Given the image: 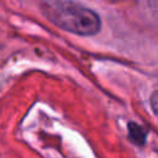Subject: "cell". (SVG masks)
I'll return each instance as SVG.
<instances>
[{
    "mask_svg": "<svg viewBox=\"0 0 158 158\" xmlns=\"http://www.w3.org/2000/svg\"><path fill=\"white\" fill-rule=\"evenodd\" d=\"M41 7L43 15L64 31L79 36H93L100 31L98 14L72 0H43Z\"/></svg>",
    "mask_w": 158,
    "mask_h": 158,
    "instance_id": "6da1fadb",
    "label": "cell"
},
{
    "mask_svg": "<svg viewBox=\"0 0 158 158\" xmlns=\"http://www.w3.org/2000/svg\"><path fill=\"white\" fill-rule=\"evenodd\" d=\"M127 128H128V137H130V139L136 146L142 147L146 143V136H147L146 130L142 126H139L138 123H136V122H128Z\"/></svg>",
    "mask_w": 158,
    "mask_h": 158,
    "instance_id": "7a4b0ae2",
    "label": "cell"
},
{
    "mask_svg": "<svg viewBox=\"0 0 158 158\" xmlns=\"http://www.w3.org/2000/svg\"><path fill=\"white\" fill-rule=\"evenodd\" d=\"M151 107H152L153 114L158 118V90L153 91V94L151 95Z\"/></svg>",
    "mask_w": 158,
    "mask_h": 158,
    "instance_id": "3957f363",
    "label": "cell"
}]
</instances>
